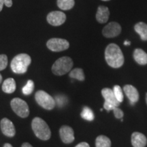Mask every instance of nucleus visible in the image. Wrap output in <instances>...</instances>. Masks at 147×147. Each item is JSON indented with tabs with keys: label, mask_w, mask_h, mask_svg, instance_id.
Returning a JSON list of instances; mask_svg holds the SVG:
<instances>
[{
	"label": "nucleus",
	"mask_w": 147,
	"mask_h": 147,
	"mask_svg": "<svg viewBox=\"0 0 147 147\" xmlns=\"http://www.w3.org/2000/svg\"><path fill=\"white\" fill-rule=\"evenodd\" d=\"M75 147H90V146L88 143L83 142L80 143V144H78V145H76Z\"/></svg>",
	"instance_id": "30"
},
{
	"label": "nucleus",
	"mask_w": 147,
	"mask_h": 147,
	"mask_svg": "<svg viewBox=\"0 0 147 147\" xmlns=\"http://www.w3.org/2000/svg\"><path fill=\"white\" fill-rule=\"evenodd\" d=\"M75 4L74 0H57V5L61 10H69Z\"/></svg>",
	"instance_id": "20"
},
{
	"label": "nucleus",
	"mask_w": 147,
	"mask_h": 147,
	"mask_svg": "<svg viewBox=\"0 0 147 147\" xmlns=\"http://www.w3.org/2000/svg\"><path fill=\"white\" fill-rule=\"evenodd\" d=\"M21 147H33V146L30 144H29V143L25 142V143H23V144H22Z\"/></svg>",
	"instance_id": "32"
},
{
	"label": "nucleus",
	"mask_w": 147,
	"mask_h": 147,
	"mask_svg": "<svg viewBox=\"0 0 147 147\" xmlns=\"http://www.w3.org/2000/svg\"><path fill=\"white\" fill-rule=\"evenodd\" d=\"M48 49L53 52H61L67 50L69 47L68 41L61 38H51L47 42Z\"/></svg>",
	"instance_id": "7"
},
{
	"label": "nucleus",
	"mask_w": 147,
	"mask_h": 147,
	"mask_svg": "<svg viewBox=\"0 0 147 147\" xmlns=\"http://www.w3.org/2000/svg\"><path fill=\"white\" fill-rule=\"evenodd\" d=\"M69 76L70 78H75L80 81H83L85 78L83 69L81 68H75L72 69L69 73Z\"/></svg>",
	"instance_id": "21"
},
{
	"label": "nucleus",
	"mask_w": 147,
	"mask_h": 147,
	"mask_svg": "<svg viewBox=\"0 0 147 147\" xmlns=\"http://www.w3.org/2000/svg\"><path fill=\"white\" fill-rule=\"evenodd\" d=\"M35 99H36V102L41 107L46 110H52L56 105L55 99L47 92L42 91V90L36 92L35 95Z\"/></svg>",
	"instance_id": "5"
},
{
	"label": "nucleus",
	"mask_w": 147,
	"mask_h": 147,
	"mask_svg": "<svg viewBox=\"0 0 147 147\" xmlns=\"http://www.w3.org/2000/svg\"><path fill=\"white\" fill-rule=\"evenodd\" d=\"M134 29L140 36L143 41H147V25L143 22H139L134 26Z\"/></svg>",
	"instance_id": "18"
},
{
	"label": "nucleus",
	"mask_w": 147,
	"mask_h": 147,
	"mask_svg": "<svg viewBox=\"0 0 147 147\" xmlns=\"http://www.w3.org/2000/svg\"><path fill=\"white\" fill-rule=\"evenodd\" d=\"M8 65V57L5 55H0V71L6 68Z\"/></svg>",
	"instance_id": "26"
},
{
	"label": "nucleus",
	"mask_w": 147,
	"mask_h": 147,
	"mask_svg": "<svg viewBox=\"0 0 147 147\" xmlns=\"http://www.w3.org/2000/svg\"><path fill=\"white\" fill-rule=\"evenodd\" d=\"M123 91L131 104H135L139 100V93L136 88L130 84H127L123 87Z\"/></svg>",
	"instance_id": "12"
},
{
	"label": "nucleus",
	"mask_w": 147,
	"mask_h": 147,
	"mask_svg": "<svg viewBox=\"0 0 147 147\" xmlns=\"http://www.w3.org/2000/svg\"><path fill=\"white\" fill-rule=\"evenodd\" d=\"M81 117L84 120L91 121L94 119V114L92 111L91 108L89 107H84L81 113Z\"/></svg>",
	"instance_id": "22"
},
{
	"label": "nucleus",
	"mask_w": 147,
	"mask_h": 147,
	"mask_svg": "<svg viewBox=\"0 0 147 147\" xmlns=\"http://www.w3.org/2000/svg\"><path fill=\"white\" fill-rule=\"evenodd\" d=\"M59 134L62 142L65 144H69L74 140V132L73 129L67 125H63L60 128Z\"/></svg>",
	"instance_id": "10"
},
{
	"label": "nucleus",
	"mask_w": 147,
	"mask_h": 147,
	"mask_svg": "<svg viewBox=\"0 0 147 147\" xmlns=\"http://www.w3.org/2000/svg\"><path fill=\"white\" fill-rule=\"evenodd\" d=\"M3 147H12V146L10 144H9V143H6V144L3 145Z\"/></svg>",
	"instance_id": "33"
},
{
	"label": "nucleus",
	"mask_w": 147,
	"mask_h": 147,
	"mask_svg": "<svg viewBox=\"0 0 147 147\" xmlns=\"http://www.w3.org/2000/svg\"><path fill=\"white\" fill-rule=\"evenodd\" d=\"M117 106L113 105L112 104H110V103L104 102V109H106L107 111H110V110H113L114 108Z\"/></svg>",
	"instance_id": "28"
},
{
	"label": "nucleus",
	"mask_w": 147,
	"mask_h": 147,
	"mask_svg": "<svg viewBox=\"0 0 147 147\" xmlns=\"http://www.w3.org/2000/svg\"><path fill=\"white\" fill-rule=\"evenodd\" d=\"M55 103L57 104V105L58 106V107L62 108L67 104V99L65 95H58L55 97Z\"/></svg>",
	"instance_id": "25"
},
{
	"label": "nucleus",
	"mask_w": 147,
	"mask_h": 147,
	"mask_svg": "<svg viewBox=\"0 0 147 147\" xmlns=\"http://www.w3.org/2000/svg\"><path fill=\"white\" fill-rule=\"evenodd\" d=\"M16 88V82L13 78H9L3 82L2 90L4 93H12L15 91Z\"/></svg>",
	"instance_id": "17"
},
{
	"label": "nucleus",
	"mask_w": 147,
	"mask_h": 147,
	"mask_svg": "<svg viewBox=\"0 0 147 147\" xmlns=\"http://www.w3.org/2000/svg\"><path fill=\"white\" fill-rule=\"evenodd\" d=\"M4 5L5 6L10 8L12 5V0H4Z\"/></svg>",
	"instance_id": "29"
},
{
	"label": "nucleus",
	"mask_w": 147,
	"mask_h": 147,
	"mask_svg": "<svg viewBox=\"0 0 147 147\" xmlns=\"http://www.w3.org/2000/svg\"><path fill=\"white\" fill-rule=\"evenodd\" d=\"M11 107L16 115L21 118H26L29 115V106L27 102L21 98H14L10 102Z\"/></svg>",
	"instance_id": "6"
},
{
	"label": "nucleus",
	"mask_w": 147,
	"mask_h": 147,
	"mask_svg": "<svg viewBox=\"0 0 147 147\" xmlns=\"http://www.w3.org/2000/svg\"><path fill=\"white\" fill-rule=\"evenodd\" d=\"M134 60L140 65H144L147 64V53L140 49H136L134 52Z\"/></svg>",
	"instance_id": "16"
},
{
	"label": "nucleus",
	"mask_w": 147,
	"mask_h": 147,
	"mask_svg": "<svg viewBox=\"0 0 147 147\" xmlns=\"http://www.w3.org/2000/svg\"><path fill=\"white\" fill-rule=\"evenodd\" d=\"M124 45H130V42H127V41H125V42Z\"/></svg>",
	"instance_id": "34"
},
{
	"label": "nucleus",
	"mask_w": 147,
	"mask_h": 147,
	"mask_svg": "<svg viewBox=\"0 0 147 147\" xmlns=\"http://www.w3.org/2000/svg\"><path fill=\"white\" fill-rule=\"evenodd\" d=\"M113 112L114 114H115V117L117 119H122L123 117V112L120 108L115 107L113 109Z\"/></svg>",
	"instance_id": "27"
},
{
	"label": "nucleus",
	"mask_w": 147,
	"mask_h": 147,
	"mask_svg": "<svg viewBox=\"0 0 147 147\" xmlns=\"http://www.w3.org/2000/svg\"><path fill=\"white\" fill-rule=\"evenodd\" d=\"M131 144L134 147H145L147 144V139L143 134L134 132L131 135Z\"/></svg>",
	"instance_id": "13"
},
{
	"label": "nucleus",
	"mask_w": 147,
	"mask_h": 147,
	"mask_svg": "<svg viewBox=\"0 0 147 147\" xmlns=\"http://www.w3.org/2000/svg\"><path fill=\"white\" fill-rule=\"evenodd\" d=\"M73 61L69 57L58 59L52 66V71L56 76H63L68 73L73 67Z\"/></svg>",
	"instance_id": "4"
},
{
	"label": "nucleus",
	"mask_w": 147,
	"mask_h": 147,
	"mask_svg": "<svg viewBox=\"0 0 147 147\" xmlns=\"http://www.w3.org/2000/svg\"><path fill=\"white\" fill-rule=\"evenodd\" d=\"M66 15L61 11H53L48 14L47 21L53 26H59L65 23Z\"/></svg>",
	"instance_id": "9"
},
{
	"label": "nucleus",
	"mask_w": 147,
	"mask_h": 147,
	"mask_svg": "<svg viewBox=\"0 0 147 147\" xmlns=\"http://www.w3.org/2000/svg\"><path fill=\"white\" fill-rule=\"evenodd\" d=\"M32 127L35 135L42 140H48L51 136L50 128L47 123L40 117H36L33 119Z\"/></svg>",
	"instance_id": "3"
},
{
	"label": "nucleus",
	"mask_w": 147,
	"mask_h": 147,
	"mask_svg": "<svg viewBox=\"0 0 147 147\" xmlns=\"http://www.w3.org/2000/svg\"><path fill=\"white\" fill-rule=\"evenodd\" d=\"M113 92L114 93H115V95L116 98H117V101L120 103L122 102L123 101L124 96H123V93L122 89H121L120 86L115 85L113 88Z\"/></svg>",
	"instance_id": "24"
},
{
	"label": "nucleus",
	"mask_w": 147,
	"mask_h": 147,
	"mask_svg": "<svg viewBox=\"0 0 147 147\" xmlns=\"http://www.w3.org/2000/svg\"><path fill=\"white\" fill-rule=\"evenodd\" d=\"M34 83L33 82V80H29L27 81V84H25V87H23L22 91L23 93L25 95H30L31 93H32V92L34 91Z\"/></svg>",
	"instance_id": "23"
},
{
	"label": "nucleus",
	"mask_w": 147,
	"mask_h": 147,
	"mask_svg": "<svg viewBox=\"0 0 147 147\" xmlns=\"http://www.w3.org/2000/svg\"><path fill=\"white\" fill-rule=\"evenodd\" d=\"M95 146L96 147H110L111 141L106 136H99L95 140Z\"/></svg>",
	"instance_id": "19"
},
{
	"label": "nucleus",
	"mask_w": 147,
	"mask_h": 147,
	"mask_svg": "<svg viewBox=\"0 0 147 147\" xmlns=\"http://www.w3.org/2000/svg\"><path fill=\"white\" fill-rule=\"evenodd\" d=\"M1 125V129L2 133L5 136L13 137L16 134L15 127L13 123L7 118H3L0 123Z\"/></svg>",
	"instance_id": "11"
},
{
	"label": "nucleus",
	"mask_w": 147,
	"mask_h": 147,
	"mask_svg": "<svg viewBox=\"0 0 147 147\" xmlns=\"http://www.w3.org/2000/svg\"><path fill=\"white\" fill-rule=\"evenodd\" d=\"M1 81H2V76H1V74H0V84H1Z\"/></svg>",
	"instance_id": "35"
},
{
	"label": "nucleus",
	"mask_w": 147,
	"mask_h": 147,
	"mask_svg": "<svg viewBox=\"0 0 147 147\" xmlns=\"http://www.w3.org/2000/svg\"><path fill=\"white\" fill-rule=\"evenodd\" d=\"M110 11L107 7L100 5L97 8L96 13V19L98 23H106L109 19Z\"/></svg>",
	"instance_id": "15"
},
{
	"label": "nucleus",
	"mask_w": 147,
	"mask_h": 147,
	"mask_svg": "<svg viewBox=\"0 0 147 147\" xmlns=\"http://www.w3.org/2000/svg\"><path fill=\"white\" fill-rule=\"evenodd\" d=\"M146 104H147V93L146 95Z\"/></svg>",
	"instance_id": "36"
},
{
	"label": "nucleus",
	"mask_w": 147,
	"mask_h": 147,
	"mask_svg": "<svg viewBox=\"0 0 147 147\" xmlns=\"http://www.w3.org/2000/svg\"><path fill=\"white\" fill-rule=\"evenodd\" d=\"M32 62V59L29 55L25 53L18 54L14 57L10 63V67L13 72L18 74H25L27 71L29 65Z\"/></svg>",
	"instance_id": "2"
},
{
	"label": "nucleus",
	"mask_w": 147,
	"mask_h": 147,
	"mask_svg": "<svg viewBox=\"0 0 147 147\" xmlns=\"http://www.w3.org/2000/svg\"><path fill=\"white\" fill-rule=\"evenodd\" d=\"M121 25L116 22H111L104 27L102 30V34L106 38H112L118 36L121 34Z\"/></svg>",
	"instance_id": "8"
},
{
	"label": "nucleus",
	"mask_w": 147,
	"mask_h": 147,
	"mask_svg": "<svg viewBox=\"0 0 147 147\" xmlns=\"http://www.w3.org/2000/svg\"><path fill=\"white\" fill-rule=\"evenodd\" d=\"M102 95L105 100V102L112 104L117 107L120 105V102L117 101L113 90L110 89L109 88H104L102 90Z\"/></svg>",
	"instance_id": "14"
},
{
	"label": "nucleus",
	"mask_w": 147,
	"mask_h": 147,
	"mask_svg": "<svg viewBox=\"0 0 147 147\" xmlns=\"http://www.w3.org/2000/svg\"><path fill=\"white\" fill-rule=\"evenodd\" d=\"M105 59L107 63L113 68H119L123 65L124 56L118 45L110 44L105 50Z\"/></svg>",
	"instance_id": "1"
},
{
	"label": "nucleus",
	"mask_w": 147,
	"mask_h": 147,
	"mask_svg": "<svg viewBox=\"0 0 147 147\" xmlns=\"http://www.w3.org/2000/svg\"><path fill=\"white\" fill-rule=\"evenodd\" d=\"M3 5H4V0H0V12L2 10Z\"/></svg>",
	"instance_id": "31"
},
{
	"label": "nucleus",
	"mask_w": 147,
	"mask_h": 147,
	"mask_svg": "<svg viewBox=\"0 0 147 147\" xmlns=\"http://www.w3.org/2000/svg\"><path fill=\"white\" fill-rule=\"evenodd\" d=\"M102 1H110V0H102Z\"/></svg>",
	"instance_id": "37"
}]
</instances>
